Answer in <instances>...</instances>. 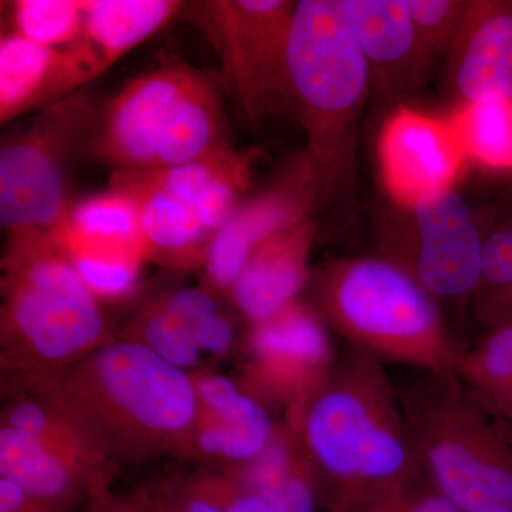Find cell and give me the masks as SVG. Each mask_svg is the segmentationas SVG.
Listing matches in <instances>:
<instances>
[{
    "mask_svg": "<svg viewBox=\"0 0 512 512\" xmlns=\"http://www.w3.org/2000/svg\"><path fill=\"white\" fill-rule=\"evenodd\" d=\"M249 173L248 158L231 147L175 167L146 171L148 178L195 208L202 195L221 181Z\"/></svg>",
    "mask_w": 512,
    "mask_h": 512,
    "instance_id": "obj_31",
    "label": "cell"
},
{
    "mask_svg": "<svg viewBox=\"0 0 512 512\" xmlns=\"http://www.w3.org/2000/svg\"><path fill=\"white\" fill-rule=\"evenodd\" d=\"M420 46H441L463 20V3L450 0H407Z\"/></svg>",
    "mask_w": 512,
    "mask_h": 512,
    "instance_id": "obj_32",
    "label": "cell"
},
{
    "mask_svg": "<svg viewBox=\"0 0 512 512\" xmlns=\"http://www.w3.org/2000/svg\"><path fill=\"white\" fill-rule=\"evenodd\" d=\"M319 315L350 349L417 372L456 373L461 349L439 302L387 259L330 266L318 288Z\"/></svg>",
    "mask_w": 512,
    "mask_h": 512,
    "instance_id": "obj_5",
    "label": "cell"
},
{
    "mask_svg": "<svg viewBox=\"0 0 512 512\" xmlns=\"http://www.w3.org/2000/svg\"><path fill=\"white\" fill-rule=\"evenodd\" d=\"M16 387L56 397L116 467L177 456L198 417L191 373L123 336L56 375L9 389Z\"/></svg>",
    "mask_w": 512,
    "mask_h": 512,
    "instance_id": "obj_2",
    "label": "cell"
},
{
    "mask_svg": "<svg viewBox=\"0 0 512 512\" xmlns=\"http://www.w3.org/2000/svg\"><path fill=\"white\" fill-rule=\"evenodd\" d=\"M313 227L303 221L266 239L249 256L229 292L249 326L259 325L299 301L308 282Z\"/></svg>",
    "mask_w": 512,
    "mask_h": 512,
    "instance_id": "obj_16",
    "label": "cell"
},
{
    "mask_svg": "<svg viewBox=\"0 0 512 512\" xmlns=\"http://www.w3.org/2000/svg\"><path fill=\"white\" fill-rule=\"evenodd\" d=\"M383 512H461L456 505L450 503L439 491L434 490L427 480L413 487L397 503L390 505Z\"/></svg>",
    "mask_w": 512,
    "mask_h": 512,
    "instance_id": "obj_34",
    "label": "cell"
},
{
    "mask_svg": "<svg viewBox=\"0 0 512 512\" xmlns=\"http://www.w3.org/2000/svg\"><path fill=\"white\" fill-rule=\"evenodd\" d=\"M37 498L18 484L0 478V512H77Z\"/></svg>",
    "mask_w": 512,
    "mask_h": 512,
    "instance_id": "obj_35",
    "label": "cell"
},
{
    "mask_svg": "<svg viewBox=\"0 0 512 512\" xmlns=\"http://www.w3.org/2000/svg\"><path fill=\"white\" fill-rule=\"evenodd\" d=\"M296 3L211 0L195 18L220 56L229 89L249 119H258L275 94H288L286 49Z\"/></svg>",
    "mask_w": 512,
    "mask_h": 512,
    "instance_id": "obj_9",
    "label": "cell"
},
{
    "mask_svg": "<svg viewBox=\"0 0 512 512\" xmlns=\"http://www.w3.org/2000/svg\"><path fill=\"white\" fill-rule=\"evenodd\" d=\"M84 512H153V493L146 487L123 494L111 493L109 488L97 495Z\"/></svg>",
    "mask_w": 512,
    "mask_h": 512,
    "instance_id": "obj_33",
    "label": "cell"
},
{
    "mask_svg": "<svg viewBox=\"0 0 512 512\" xmlns=\"http://www.w3.org/2000/svg\"><path fill=\"white\" fill-rule=\"evenodd\" d=\"M497 423L500 424V427L503 429L505 436H507L508 440H510L512 443V420H497Z\"/></svg>",
    "mask_w": 512,
    "mask_h": 512,
    "instance_id": "obj_38",
    "label": "cell"
},
{
    "mask_svg": "<svg viewBox=\"0 0 512 512\" xmlns=\"http://www.w3.org/2000/svg\"><path fill=\"white\" fill-rule=\"evenodd\" d=\"M427 483L461 512H512V443L456 373L397 384Z\"/></svg>",
    "mask_w": 512,
    "mask_h": 512,
    "instance_id": "obj_4",
    "label": "cell"
},
{
    "mask_svg": "<svg viewBox=\"0 0 512 512\" xmlns=\"http://www.w3.org/2000/svg\"><path fill=\"white\" fill-rule=\"evenodd\" d=\"M89 83L79 60L15 33L0 37V123L36 116Z\"/></svg>",
    "mask_w": 512,
    "mask_h": 512,
    "instance_id": "obj_15",
    "label": "cell"
},
{
    "mask_svg": "<svg viewBox=\"0 0 512 512\" xmlns=\"http://www.w3.org/2000/svg\"><path fill=\"white\" fill-rule=\"evenodd\" d=\"M9 9L8 32L39 46L67 50L82 33L83 0H15Z\"/></svg>",
    "mask_w": 512,
    "mask_h": 512,
    "instance_id": "obj_30",
    "label": "cell"
},
{
    "mask_svg": "<svg viewBox=\"0 0 512 512\" xmlns=\"http://www.w3.org/2000/svg\"><path fill=\"white\" fill-rule=\"evenodd\" d=\"M456 375L491 416L512 390V320L484 330L470 349H461Z\"/></svg>",
    "mask_w": 512,
    "mask_h": 512,
    "instance_id": "obj_24",
    "label": "cell"
},
{
    "mask_svg": "<svg viewBox=\"0 0 512 512\" xmlns=\"http://www.w3.org/2000/svg\"><path fill=\"white\" fill-rule=\"evenodd\" d=\"M474 296L481 328L512 320V214L485 235L483 276Z\"/></svg>",
    "mask_w": 512,
    "mask_h": 512,
    "instance_id": "obj_28",
    "label": "cell"
},
{
    "mask_svg": "<svg viewBox=\"0 0 512 512\" xmlns=\"http://www.w3.org/2000/svg\"><path fill=\"white\" fill-rule=\"evenodd\" d=\"M308 457L326 512H383L426 480L386 365L348 348L322 387L282 419Z\"/></svg>",
    "mask_w": 512,
    "mask_h": 512,
    "instance_id": "obj_1",
    "label": "cell"
},
{
    "mask_svg": "<svg viewBox=\"0 0 512 512\" xmlns=\"http://www.w3.org/2000/svg\"><path fill=\"white\" fill-rule=\"evenodd\" d=\"M456 87L466 104L512 101V2L468 8Z\"/></svg>",
    "mask_w": 512,
    "mask_h": 512,
    "instance_id": "obj_19",
    "label": "cell"
},
{
    "mask_svg": "<svg viewBox=\"0 0 512 512\" xmlns=\"http://www.w3.org/2000/svg\"><path fill=\"white\" fill-rule=\"evenodd\" d=\"M114 468L99 454L0 426V478L49 503L72 510L86 507L109 490Z\"/></svg>",
    "mask_w": 512,
    "mask_h": 512,
    "instance_id": "obj_12",
    "label": "cell"
},
{
    "mask_svg": "<svg viewBox=\"0 0 512 512\" xmlns=\"http://www.w3.org/2000/svg\"><path fill=\"white\" fill-rule=\"evenodd\" d=\"M450 124L464 156L497 170H512V101L466 104Z\"/></svg>",
    "mask_w": 512,
    "mask_h": 512,
    "instance_id": "obj_26",
    "label": "cell"
},
{
    "mask_svg": "<svg viewBox=\"0 0 512 512\" xmlns=\"http://www.w3.org/2000/svg\"><path fill=\"white\" fill-rule=\"evenodd\" d=\"M227 147L220 94L204 74L177 63L131 80L99 110L89 151L116 171L146 173Z\"/></svg>",
    "mask_w": 512,
    "mask_h": 512,
    "instance_id": "obj_6",
    "label": "cell"
},
{
    "mask_svg": "<svg viewBox=\"0 0 512 512\" xmlns=\"http://www.w3.org/2000/svg\"><path fill=\"white\" fill-rule=\"evenodd\" d=\"M336 360L318 311L296 301L274 318L249 326L239 384L266 409H281L285 419L318 392Z\"/></svg>",
    "mask_w": 512,
    "mask_h": 512,
    "instance_id": "obj_10",
    "label": "cell"
},
{
    "mask_svg": "<svg viewBox=\"0 0 512 512\" xmlns=\"http://www.w3.org/2000/svg\"><path fill=\"white\" fill-rule=\"evenodd\" d=\"M237 474L268 505L269 512H316L318 483L298 437L279 423L271 446L248 466L228 470Z\"/></svg>",
    "mask_w": 512,
    "mask_h": 512,
    "instance_id": "obj_20",
    "label": "cell"
},
{
    "mask_svg": "<svg viewBox=\"0 0 512 512\" xmlns=\"http://www.w3.org/2000/svg\"><path fill=\"white\" fill-rule=\"evenodd\" d=\"M123 338L140 343L165 362L180 367L185 372L205 369V359L198 348L194 333L183 318L164 301L163 295L148 302L137 313Z\"/></svg>",
    "mask_w": 512,
    "mask_h": 512,
    "instance_id": "obj_27",
    "label": "cell"
},
{
    "mask_svg": "<svg viewBox=\"0 0 512 512\" xmlns=\"http://www.w3.org/2000/svg\"><path fill=\"white\" fill-rule=\"evenodd\" d=\"M279 423L268 409L255 403L245 412L227 417L198 413L190 436L177 456L208 464L205 467L237 470L262 456L274 441Z\"/></svg>",
    "mask_w": 512,
    "mask_h": 512,
    "instance_id": "obj_21",
    "label": "cell"
},
{
    "mask_svg": "<svg viewBox=\"0 0 512 512\" xmlns=\"http://www.w3.org/2000/svg\"><path fill=\"white\" fill-rule=\"evenodd\" d=\"M493 417L497 420H512V390L508 399L505 400L504 406L501 407L500 412Z\"/></svg>",
    "mask_w": 512,
    "mask_h": 512,
    "instance_id": "obj_37",
    "label": "cell"
},
{
    "mask_svg": "<svg viewBox=\"0 0 512 512\" xmlns=\"http://www.w3.org/2000/svg\"><path fill=\"white\" fill-rule=\"evenodd\" d=\"M308 183L281 184L239 204L211 239L204 261L212 293L229 295L249 256L266 239L305 220Z\"/></svg>",
    "mask_w": 512,
    "mask_h": 512,
    "instance_id": "obj_14",
    "label": "cell"
},
{
    "mask_svg": "<svg viewBox=\"0 0 512 512\" xmlns=\"http://www.w3.org/2000/svg\"><path fill=\"white\" fill-rule=\"evenodd\" d=\"M111 187L127 192L136 204L147 259L174 266L204 265L212 235L194 207L144 173L116 171Z\"/></svg>",
    "mask_w": 512,
    "mask_h": 512,
    "instance_id": "obj_18",
    "label": "cell"
},
{
    "mask_svg": "<svg viewBox=\"0 0 512 512\" xmlns=\"http://www.w3.org/2000/svg\"><path fill=\"white\" fill-rule=\"evenodd\" d=\"M180 512H269L244 481L222 468L202 467L158 488Z\"/></svg>",
    "mask_w": 512,
    "mask_h": 512,
    "instance_id": "obj_25",
    "label": "cell"
},
{
    "mask_svg": "<svg viewBox=\"0 0 512 512\" xmlns=\"http://www.w3.org/2000/svg\"><path fill=\"white\" fill-rule=\"evenodd\" d=\"M57 241L66 249L84 284L101 302H120L136 292L144 261L140 256L87 247L60 238Z\"/></svg>",
    "mask_w": 512,
    "mask_h": 512,
    "instance_id": "obj_29",
    "label": "cell"
},
{
    "mask_svg": "<svg viewBox=\"0 0 512 512\" xmlns=\"http://www.w3.org/2000/svg\"><path fill=\"white\" fill-rule=\"evenodd\" d=\"M178 0H83V28L72 53L90 80L141 45L185 8Z\"/></svg>",
    "mask_w": 512,
    "mask_h": 512,
    "instance_id": "obj_17",
    "label": "cell"
},
{
    "mask_svg": "<svg viewBox=\"0 0 512 512\" xmlns=\"http://www.w3.org/2000/svg\"><path fill=\"white\" fill-rule=\"evenodd\" d=\"M342 8L369 64L406 63L420 49L407 0H342Z\"/></svg>",
    "mask_w": 512,
    "mask_h": 512,
    "instance_id": "obj_23",
    "label": "cell"
},
{
    "mask_svg": "<svg viewBox=\"0 0 512 512\" xmlns=\"http://www.w3.org/2000/svg\"><path fill=\"white\" fill-rule=\"evenodd\" d=\"M416 241L394 265L439 299L476 293L483 276L484 241L461 195L439 190L413 202Z\"/></svg>",
    "mask_w": 512,
    "mask_h": 512,
    "instance_id": "obj_11",
    "label": "cell"
},
{
    "mask_svg": "<svg viewBox=\"0 0 512 512\" xmlns=\"http://www.w3.org/2000/svg\"><path fill=\"white\" fill-rule=\"evenodd\" d=\"M380 150L387 185L410 204L450 187L466 157L450 123L410 110L387 121Z\"/></svg>",
    "mask_w": 512,
    "mask_h": 512,
    "instance_id": "obj_13",
    "label": "cell"
},
{
    "mask_svg": "<svg viewBox=\"0 0 512 512\" xmlns=\"http://www.w3.org/2000/svg\"><path fill=\"white\" fill-rule=\"evenodd\" d=\"M151 493H153V512H180L160 491L151 490Z\"/></svg>",
    "mask_w": 512,
    "mask_h": 512,
    "instance_id": "obj_36",
    "label": "cell"
},
{
    "mask_svg": "<svg viewBox=\"0 0 512 512\" xmlns=\"http://www.w3.org/2000/svg\"><path fill=\"white\" fill-rule=\"evenodd\" d=\"M0 286V365L8 387L56 375L114 339L103 302L53 234L10 235Z\"/></svg>",
    "mask_w": 512,
    "mask_h": 512,
    "instance_id": "obj_3",
    "label": "cell"
},
{
    "mask_svg": "<svg viewBox=\"0 0 512 512\" xmlns=\"http://www.w3.org/2000/svg\"><path fill=\"white\" fill-rule=\"evenodd\" d=\"M99 110L73 94L28 126L3 138L0 147V224L10 235L53 234L70 208V165L89 148Z\"/></svg>",
    "mask_w": 512,
    "mask_h": 512,
    "instance_id": "obj_7",
    "label": "cell"
},
{
    "mask_svg": "<svg viewBox=\"0 0 512 512\" xmlns=\"http://www.w3.org/2000/svg\"><path fill=\"white\" fill-rule=\"evenodd\" d=\"M370 64L342 8V0H302L295 5L286 76L313 150L340 117L366 92Z\"/></svg>",
    "mask_w": 512,
    "mask_h": 512,
    "instance_id": "obj_8",
    "label": "cell"
},
{
    "mask_svg": "<svg viewBox=\"0 0 512 512\" xmlns=\"http://www.w3.org/2000/svg\"><path fill=\"white\" fill-rule=\"evenodd\" d=\"M53 234L64 241L147 259L136 204L127 192L117 188L73 204Z\"/></svg>",
    "mask_w": 512,
    "mask_h": 512,
    "instance_id": "obj_22",
    "label": "cell"
}]
</instances>
